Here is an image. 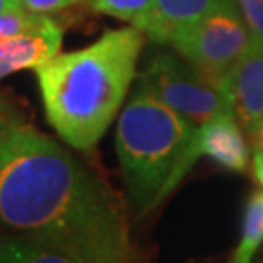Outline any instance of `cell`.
<instances>
[{
	"label": "cell",
	"instance_id": "obj_7",
	"mask_svg": "<svg viewBox=\"0 0 263 263\" xmlns=\"http://www.w3.org/2000/svg\"><path fill=\"white\" fill-rule=\"evenodd\" d=\"M192 151L195 159L200 156H209L231 171H245L248 167L250 147L234 113L219 115L198 127L193 137Z\"/></svg>",
	"mask_w": 263,
	"mask_h": 263
},
{
	"label": "cell",
	"instance_id": "obj_12",
	"mask_svg": "<svg viewBox=\"0 0 263 263\" xmlns=\"http://www.w3.org/2000/svg\"><path fill=\"white\" fill-rule=\"evenodd\" d=\"M48 15H40L28 10H14V12L0 14V43L15 36L33 33L45 28L50 23Z\"/></svg>",
	"mask_w": 263,
	"mask_h": 263
},
{
	"label": "cell",
	"instance_id": "obj_19",
	"mask_svg": "<svg viewBox=\"0 0 263 263\" xmlns=\"http://www.w3.org/2000/svg\"><path fill=\"white\" fill-rule=\"evenodd\" d=\"M0 263H15L12 260V256H10L9 250L5 248L4 241H0Z\"/></svg>",
	"mask_w": 263,
	"mask_h": 263
},
{
	"label": "cell",
	"instance_id": "obj_5",
	"mask_svg": "<svg viewBox=\"0 0 263 263\" xmlns=\"http://www.w3.org/2000/svg\"><path fill=\"white\" fill-rule=\"evenodd\" d=\"M139 89L197 128L219 115L233 113L228 91L209 81L180 55H156L142 72Z\"/></svg>",
	"mask_w": 263,
	"mask_h": 263
},
{
	"label": "cell",
	"instance_id": "obj_8",
	"mask_svg": "<svg viewBox=\"0 0 263 263\" xmlns=\"http://www.w3.org/2000/svg\"><path fill=\"white\" fill-rule=\"evenodd\" d=\"M219 2L220 0H152L132 26L154 43H171L180 31L202 19Z\"/></svg>",
	"mask_w": 263,
	"mask_h": 263
},
{
	"label": "cell",
	"instance_id": "obj_4",
	"mask_svg": "<svg viewBox=\"0 0 263 263\" xmlns=\"http://www.w3.org/2000/svg\"><path fill=\"white\" fill-rule=\"evenodd\" d=\"M251 40L236 0H220L202 19L180 31L170 45L202 76L226 89L229 73Z\"/></svg>",
	"mask_w": 263,
	"mask_h": 263
},
{
	"label": "cell",
	"instance_id": "obj_3",
	"mask_svg": "<svg viewBox=\"0 0 263 263\" xmlns=\"http://www.w3.org/2000/svg\"><path fill=\"white\" fill-rule=\"evenodd\" d=\"M197 127L137 89L117 125V154L135 214L156 209L195 164Z\"/></svg>",
	"mask_w": 263,
	"mask_h": 263
},
{
	"label": "cell",
	"instance_id": "obj_11",
	"mask_svg": "<svg viewBox=\"0 0 263 263\" xmlns=\"http://www.w3.org/2000/svg\"><path fill=\"white\" fill-rule=\"evenodd\" d=\"M5 248L15 263H82L60 251L46 248L43 245L33 243L28 239L10 238L4 241Z\"/></svg>",
	"mask_w": 263,
	"mask_h": 263
},
{
	"label": "cell",
	"instance_id": "obj_6",
	"mask_svg": "<svg viewBox=\"0 0 263 263\" xmlns=\"http://www.w3.org/2000/svg\"><path fill=\"white\" fill-rule=\"evenodd\" d=\"M226 91L233 113L246 134L253 135L263 122V41L253 38L229 73Z\"/></svg>",
	"mask_w": 263,
	"mask_h": 263
},
{
	"label": "cell",
	"instance_id": "obj_15",
	"mask_svg": "<svg viewBox=\"0 0 263 263\" xmlns=\"http://www.w3.org/2000/svg\"><path fill=\"white\" fill-rule=\"evenodd\" d=\"M77 2H81V0H21L24 10L40 15L59 12V10H64Z\"/></svg>",
	"mask_w": 263,
	"mask_h": 263
},
{
	"label": "cell",
	"instance_id": "obj_17",
	"mask_svg": "<svg viewBox=\"0 0 263 263\" xmlns=\"http://www.w3.org/2000/svg\"><path fill=\"white\" fill-rule=\"evenodd\" d=\"M14 10H24L21 0H0V14L14 12Z\"/></svg>",
	"mask_w": 263,
	"mask_h": 263
},
{
	"label": "cell",
	"instance_id": "obj_13",
	"mask_svg": "<svg viewBox=\"0 0 263 263\" xmlns=\"http://www.w3.org/2000/svg\"><path fill=\"white\" fill-rule=\"evenodd\" d=\"M86 2L96 12L134 23L137 17H140L145 12L152 0H86Z\"/></svg>",
	"mask_w": 263,
	"mask_h": 263
},
{
	"label": "cell",
	"instance_id": "obj_16",
	"mask_svg": "<svg viewBox=\"0 0 263 263\" xmlns=\"http://www.w3.org/2000/svg\"><path fill=\"white\" fill-rule=\"evenodd\" d=\"M253 173L256 181L263 186V154L255 152V159H253Z\"/></svg>",
	"mask_w": 263,
	"mask_h": 263
},
{
	"label": "cell",
	"instance_id": "obj_14",
	"mask_svg": "<svg viewBox=\"0 0 263 263\" xmlns=\"http://www.w3.org/2000/svg\"><path fill=\"white\" fill-rule=\"evenodd\" d=\"M253 38L263 41V0H236Z\"/></svg>",
	"mask_w": 263,
	"mask_h": 263
},
{
	"label": "cell",
	"instance_id": "obj_9",
	"mask_svg": "<svg viewBox=\"0 0 263 263\" xmlns=\"http://www.w3.org/2000/svg\"><path fill=\"white\" fill-rule=\"evenodd\" d=\"M64 33L55 21L33 33H26L0 43V81L14 72L34 68L60 53Z\"/></svg>",
	"mask_w": 263,
	"mask_h": 263
},
{
	"label": "cell",
	"instance_id": "obj_10",
	"mask_svg": "<svg viewBox=\"0 0 263 263\" xmlns=\"http://www.w3.org/2000/svg\"><path fill=\"white\" fill-rule=\"evenodd\" d=\"M263 245V192L250 198L245 212L243 234L228 263H253L256 251Z\"/></svg>",
	"mask_w": 263,
	"mask_h": 263
},
{
	"label": "cell",
	"instance_id": "obj_1",
	"mask_svg": "<svg viewBox=\"0 0 263 263\" xmlns=\"http://www.w3.org/2000/svg\"><path fill=\"white\" fill-rule=\"evenodd\" d=\"M0 226L82 263H140L125 210L91 170L0 98Z\"/></svg>",
	"mask_w": 263,
	"mask_h": 263
},
{
	"label": "cell",
	"instance_id": "obj_2",
	"mask_svg": "<svg viewBox=\"0 0 263 263\" xmlns=\"http://www.w3.org/2000/svg\"><path fill=\"white\" fill-rule=\"evenodd\" d=\"M145 36L134 26L104 33L34 68L46 118L68 145L89 151L122 108Z\"/></svg>",
	"mask_w": 263,
	"mask_h": 263
},
{
	"label": "cell",
	"instance_id": "obj_18",
	"mask_svg": "<svg viewBox=\"0 0 263 263\" xmlns=\"http://www.w3.org/2000/svg\"><path fill=\"white\" fill-rule=\"evenodd\" d=\"M251 137H253L255 152H260V154H263V122L260 123V127L256 128V132Z\"/></svg>",
	"mask_w": 263,
	"mask_h": 263
}]
</instances>
